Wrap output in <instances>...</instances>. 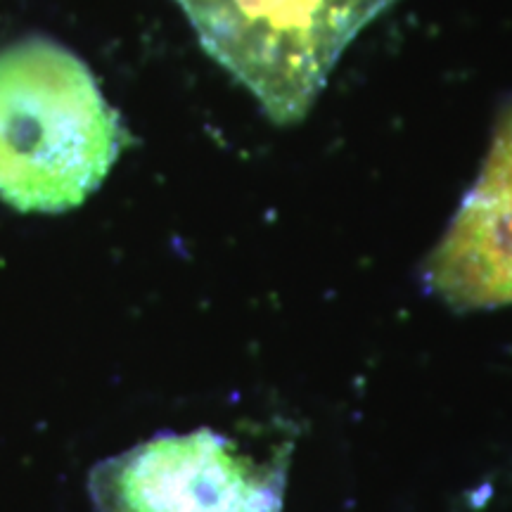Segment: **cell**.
Returning a JSON list of instances; mask_svg holds the SVG:
<instances>
[{"label": "cell", "mask_w": 512, "mask_h": 512, "mask_svg": "<svg viewBox=\"0 0 512 512\" xmlns=\"http://www.w3.org/2000/svg\"><path fill=\"white\" fill-rule=\"evenodd\" d=\"M128 143L91 69L48 38L0 50V200L60 214L100 188Z\"/></svg>", "instance_id": "6da1fadb"}, {"label": "cell", "mask_w": 512, "mask_h": 512, "mask_svg": "<svg viewBox=\"0 0 512 512\" xmlns=\"http://www.w3.org/2000/svg\"><path fill=\"white\" fill-rule=\"evenodd\" d=\"M202 48L278 126L313 110L339 57L399 0H176Z\"/></svg>", "instance_id": "7a4b0ae2"}, {"label": "cell", "mask_w": 512, "mask_h": 512, "mask_svg": "<svg viewBox=\"0 0 512 512\" xmlns=\"http://www.w3.org/2000/svg\"><path fill=\"white\" fill-rule=\"evenodd\" d=\"M285 456L256 460L214 430L159 434L91 475L98 512H283Z\"/></svg>", "instance_id": "3957f363"}, {"label": "cell", "mask_w": 512, "mask_h": 512, "mask_svg": "<svg viewBox=\"0 0 512 512\" xmlns=\"http://www.w3.org/2000/svg\"><path fill=\"white\" fill-rule=\"evenodd\" d=\"M425 283L463 311L512 304V100L477 183L427 259Z\"/></svg>", "instance_id": "277c9868"}]
</instances>
